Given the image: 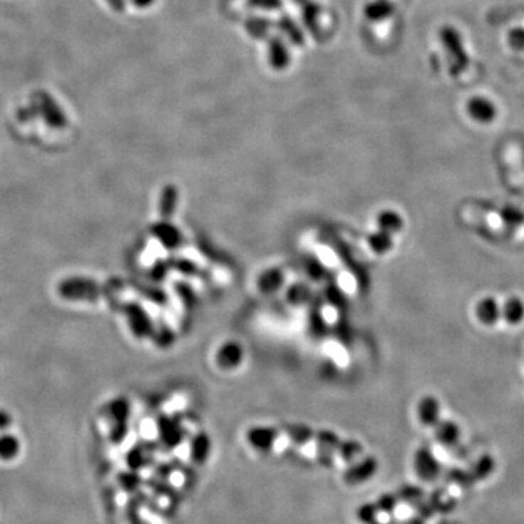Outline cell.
Listing matches in <instances>:
<instances>
[{
    "mask_svg": "<svg viewBox=\"0 0 524 524\" xmlns=\"http://www.w3.org/2000/svg\"><path fill=\"white\" fill-rule=\"evenodd\" d=\"M468 112L475 121L481 122V124H489V122L494 121L497 117V109L494 104L481 97L472 98L469 101Z\"/></svg>",
    "mask_w": 524,
    "mask_h": 524,
    "instance_id": "obj_5",
    "label": "cell"
},
{
    "mask_svg": "<svg viewBox=\"0 0 524 524\" xmlns=\"http://www.w3.org/2000/svg\"><path fill=\"white\" fill-rule=\"evenodd\" d=\"M418 418L422 425L436 428V425L442 421L440 419V405L436 397H424L418 405Z\"/></svg>",
    "mask_w": 524,
    "mask_h": 524,
    "instance_id": "obj_6",
    "label": "cell"
},
{
    "mask_svg": "<svg viewBox=\"0 0 524 524\" xmlns=\"http://www.w3.org/2000/svg\"><path fill=\"white\" fill-rule=\"evenodd\" d=\"M475 316L482 325H496L501 319V303L494 297H483L475 306Z\"/></svg>",
    "mask_w": 524,
    "mask_h": 524,
    "instance_id": "obj_3",
    "label": "cell"
},
{
    "mask_svg": "<svg viewBox=\"0 0 524 524\" xmlns=\"http://www.w3.org/2000/svg\"><path fill=\"white\" fill-rule=\"evenodd\" d=\"M19 450V443L14 436L0 437V457L8 460L16 456Z\"/></svg>",
    "mask_w": 524,
    "mask_h": 524,
    "instance_id": "obj_15",
    "label": "cell"
},
{
    "mask_svg": "<svg viewBox=\"0 0 524 524\" xmlns=\"http://www.w3.org/2000/svg\"><path fill=\"white\" fill-rule=\"evenodd\" d=\"M38 105H40V112L44 115L46 121L51 127L61 129L68 124V118H66L65 111L61 109V107L48 94H46V92H40Z\"/></svg>",
    "mask_w": 524,
    "mask_h": 524,
    "instance_id": "obj_1",
    "label": "cell"
},
{
    "mask_svg": "<svg viewBox=\"0 0 524 524\" xmlns=\"http://www.w3.org/2000/svg\"><path fill=\"white\" fill-rule=\"evenodd\" d=\"M494 471V461H492L491 457H482L479 460V464L469 472L472 481H481L483 478H486L488 475H491V472Z\"/></svg>",
    "mask_w": 524,
    "mask_h": 524,
    "instance_id": "obj_14",
    "label": "cell"
},
{
    "mask_svg": "<svg viewBox=\"0 0 524 524\" xmlns=\"http://www.w3.org/2000/svg\"><path fill=\"white\" fill-rule=\"evenodd\" d=\"M456 500L449 494V492L444 489L442 492H439V494H436L434 497V506L439 508V510H443V511H449L453 508V506L456 504L454 503Z\"/></svg>",
    "mask_w": 524,
    "mask_h": 524,
    "instance_id": "obj_17",
    "label": "cell"
},
{
    "mask_svg": "<svg viewBox=\"0 0 524 524\" xmlns=\"http://www.w3.org/2000/svg\"><path fill=\"white\" fill-rule=\"evenodd\" d=\"M277 26L280 28L282 33L294 44V46H303L304 44V34L301 28L296 23L294 19H292L287 15H283L279 22H277Z\"/></svg>",
    "mask_w": 524,
    "mask_h": 524,
    "instance_id": "obj_13",
    "label": "cell"
},
{
    "mask_svg": "<svg viewBox=\"0 0 524 524\" xmlns=\"http://www.w3.org/2000/svg\"><path fill=\"white\" fill-rule=\"evenodd\" d=\"M268 60L277 70H283L290 65V51L282 37H271L268 40Z\"/></svg>",
    "mask_w": 524,
    "mask_h": 524,
    "instance_id": "obj_4",
    "label": "cell"
},
{
    "mask_svg": "<svg viewBox=\"0 0 524 524\" xmlns=\"http://www.w3.org/2000/svg\"><path fill=\"white\" fill-rule=\"evenodd\" d=\"M442 40L444 41L447 50L454 55V58L457 60V63L460 66H464L468 63V55L465 54L464 47H461V41L459 38V34L456 33L454 29L451 28H444L442 31Z\"/></svg>",
    "mask_w": 524,
    "mask_h": 524,
    "instance_id": "obj_8",
    "label": "cell"
},
{
    "mask_svg": "<svg viewBox=\"0 0 524 524\" xmlns=\"http://www.w3.org/2000/svg\"><path fill=\"white\" fill-rule=\"evenodd\" d=\"M322 8L315 0H307L306 4L301 5V19H303V25L311 31L314 36H316L319 33V25H318V19L321 16Z\"/></svg>",
    "mask_w": 524,
    "mask_h": 524,
    "instance_id": "obj_10",
    "label": "cell"
},
{
    "mask_svg": "<svg viewBox=\"0 0 524 524\" xmlns=\"http://www.w3.org/2000/svg\"><path fill=\"white\" fill-rule=\"evenodd\" d=\"M248 5L264 11H277L283 6V0H248Z\"/></svg>",
    "mask_w": 524,
    "mask_h": 524,
    "instance_id": "obj_18",
    "label": "cell"
},
{
    "mask_svg": "<svg viewBox=\"0 0 524 524\" xmlns=\"http://www.w3.org/2000/svg\"><path fill=\"white\" fill-rule=\"evenodd\" d=\"M424 454L425 456H418V472L424 476H431V479H433V476L437 474V465L429 454Z\"/></svg>",
    "mask_w": 524,
    "mask_h": 524,
    "instance_id": "obj_16",
    "label": "cell"
},
{
    "mask_svg": "<svg viewBox=\"0 0 524 524\" xmlns=\"http://www.w3.org/2000/svg\"><path fill=\"white\" fill-rule=\"evenodd\" d=\"M501 319L510 325H520L524 321V301L511 296L504 303H501Z\"/></svg>",
    "mask_w": 524,
    "mask_h": 524,
    "instance_id": "obj_7",
    "label": "cell"
},
{
    "mask_svg": "<svg viewBox=\"0 0 524 524\" xmlns=\"http://www.w3.org/2000/svg\"><path fill=\"white\" fill-rule=\"evenodd\" d=\"M293 2H294V4H297V5H303V4H306V2H307V0H293Z\"/></svg>",
    "mask_w": 524,
    "mask_h": 524,
    "instance_id": "obj_22",
    "label": "cell"
},
{
    "mask_svg": "<svg viewBox=\"0 0 524 524\" xmlns=\"http://www.w3.org/2000/svg\"><path fill=\"white\" fill-rule=\"evenodd\" d=\"M245 29L254 40H265L269 36L272 22L261 16H251L245 21Z\"/></svg>",
    "mask_w": 524,
    "mask_h": 524,
    "instance_id": "obj_11",
    "label": "cell"
},
{
    "mask_svg": "<svg viewBox=\"0 0 524 524\" xmlns=\"http://www.w3.org/2000/svg\"><path fill=\"white\" fill-rule=\"evenodd\" d=\"M393 11V4L389 2V0H372V2L365 5L364 15L368 21L380 22L390 18Z\"/></svg>",
    "mask_w": 524,
    "mask_h": 524,
    "instance_id": "obj_9",
    "label": "cell"
},
{
    "mask_svg": "<svg viewBox=\"0 0 524 524\" xmlns=\"http://www.w3.org/2000/svg\"><path fill=\"white\" fill-rule=\"evenodd\" d=\"M58 290H60L61 296L66 297V299H72V300L92 299V297L97 296V286L95 284L85 282V280H77V279H72V280L61 283Z\"/></svg>",
    "mask_w": 524,
    "mask_h": 524,
    "instance_id": "obj_2",
    "label": "cell"
},
{
    "mask_svg": "<svg viewBox=\"0 0 524 524\" xmlns=\"http://www.w3.org/2000/svg\"><path fill=\"white\" fill-rule=\"evenodd\" d=\"M9 422H11V417H9L6 412L0 411V428L8 427V425H9Z\"/></svg>",
    "mask_w": 524,
    "mask_h": 524,
    "instance_id": "obj_21",
    "label": "cell"
},
{
    "mask_svg": "<svg viewBox=\"0 0 524 524\" xmlns=\"http://www.w3.org/2000/svg\"><path fill=\"white\" fill-rule=\"evenodd\" d=\"M107 4L117 12H122L126 9V0H107Z\"/></svg>",
    "mask_w": 524,
    "mask_h": 524,
    "instance_id": "obj_19",
    "label": "cell"
},
{
    "mask_svg": "<svg viewBox=\"0 0 524 524\" xmlns=\"http://www.w3.org/2000/svg\"><path fill=\"white\" fill-rule=\"evenodd\" d=\"M436 439L443 446H454L459 443L460 437V429L454 422L449 421H440L436 428Z\"/></svg>",
    "mask_w": 524,
    "mask_h": 524,
    "instance_id": "obj_12",
    "label": "cell"
},
{
    "mask_svg": "<svg viewBox=\"0 0 524 524\" xmlns=\"http://www.w3.org/2000/svg\"><path fill=\"white\" fill-rule=\"evenodd\" d=\"M132 2L137 8H149L150 5L155 4V0H132Z\"/></svg>",
    "mask_w": 524,
    "mask_h": 524,
    "instance_id": "obj_20",
    "label": "cell"
}]
</instances>
